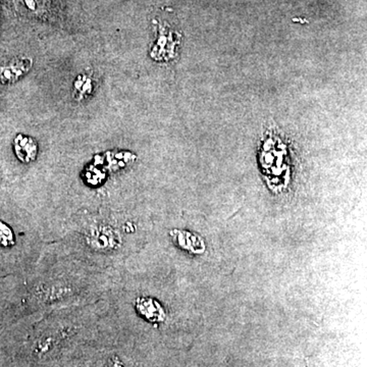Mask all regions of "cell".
<instances>
[{"mask_svg":"<svg viewBox=\"0 0 367 367\" xmlns=\"http://www.w3.org/2000/svg\"><path fill=\"white\" fill-rule=\"evenodd\" d=\"M92 89V79L86 75L79 76L75 81V98L76 100L85 98L88 94H91Z\"/></svg>","mask_w":367,"mask_h":367,"instance_id":"5b68a950","label":"cell"},{"mask_svg":"<svg viewBox=\"0 0 367 367\" xmlns=\"http://www.w3.org/2000/svg\"><path fill=\"white\" fill-rule=\"evenodd\" d=\"M171 235L175 239L178 246L181 247L182 249L188 250L196 254L204 251V244L201 239L197 238V236H194L189 232L173 229Z\"/></svg>","mask_w":367,"mask_h":367,"instance_id":"3957f363","label":"cell"},{"mask_svg":"<svg viewBox=\"0 0 367 367\" xmlns=\"http://www.w3.org/2000/svg\"><path fill=\"white\" fill-rule=\"evenodd\" d=\"M15 152L20 161L25 164H30L31 161H35L37 156V144L31 138L18 137L15 140Z\"/></svg>","mask_w":367,"mask_h":367,"instance_id":"277c9868","label":"cell"},{"mask_svg":"<svg viewBox=\"0 0 367 367\" xmlns=\"http://www.w3.org/2000/svg\"><path fill=\"white\" fill-rule=\"evenodd\" d=\"M87 242L92 248L96 250H109L118 244V235L112 227H91L87 234Z\"/></svg>","mask_w":367,"mask_h":367,"instance_id":"6da1fadb","label":"cell"},{"mask_svg":"<svg viewBox=\"0 0 367 367\" xmlns=\"http://www.w3.org/2000/svg\"><path fill=\"white\" fill-rule=\"evenodd\" d=\"M137 312L144 319L153 323H164L166 314L159 301L149 297H139L135 302Z\"/></svg>","mask_w":367,"mask_h":367,"instance_id":"7a4b0ae2","label":"cell"}]
</instances>
